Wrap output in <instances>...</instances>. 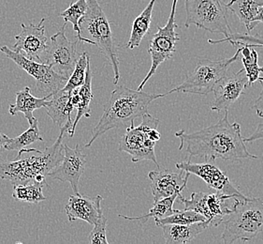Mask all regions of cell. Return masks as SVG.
<instances>
[{
    "instance_id": "obj_1",
    "label": "cell",
    "mask_w": 263,
    "mask_h": 244,
    "mask_svg": "<svg viewBox=\"0 0 263 244\" xmlns=\"http://www.w3.org/2000/svg\"><path fill=\"white\" fill-rule=\"evenodd\" d=\"M219 121L199 131L186 133L184 130L175 133L179 138V150H184L190 157H200L206 161L216 159L235 162L239 160H257L250 153L241 133V125L229 120V111Z\"/></svg>"
},
{
    "instance_id": "obj_2",
    "label": "cell",
    "mask_w": 263,
    "mask_h": 244,
    "mask_svg": "<svg viewBox=\"0 0 263 244\" xmlns=\"http://www.w3.org/2000/svg\"><path fill=\"white\" fill-rule=\"evenodd\" d=\"M167 95L168 93L152 94L130 90L124 85L117 86L103 106V114L84 147L90 148L98 138L111 129L128 127L135 119L148 113V107L152 101Z\"/></svg>"
},
{
    "instance_id": "obj_3",
    "label": "cell",
    "mask_w": 263,
    "mask_h": 244,
    "mask_svg": "<svg viewBox=\"0 0 263 244\" xmlns=\"http://www.w3.org/2000/svg\"><path fill=\"white\" fill-rule=\"evenodd\" d=\"M72 124H67L60 129L57 141L50 148L37 152L36 156L14 162L0 163V179L10 181L13 184H27L37 182L47 185L48 173L61 163L64 157V133H68Z\"/></svg>"
},
{
    "instance_id": "obj_4",
    "label": "cell",
    "mask_w": 263,
    "mask_h": 244,
    "mask_svg": "<svg viewBox=\"0 0 263 244\" xmlns=\"http://www.w3.org/2000/svg\"><path fill=\"white\" fill-rule=\"evenodd\" d=\"M81 37L96 45L110 62L114 72V84L120 79V61L110 23L98 0H87V10L79 22Z\"/></svg>"
},
{
    "instance_id": "obj_5",
    "label": "cell",
    "mask_w": 263,
    "mask_h": 244,
    "mask_svg": "<svg viewBox=\"0 0 263 244\" xmlns=\"http://www.w3.org/2000/svg\"><path fill=\"white\" fill-rule=\"evenodd\" d=\"M225 229L222 242L230 244L241 240L247 242L263 231V200L246 197L237 204L234 212L223 222Z\"/></svg>"
},
{
    "instance_id": "obj_6",
    "label": "cell",
    "mask_w": 263,
    "mask_h": 244,
    "mask_svg": "<svg viewBox=\"0 0 263 244\" xmlns=\"http://www.w3.org/2000/svg\"><path fill=\"white\" fill-rule=\"evenodd\" d=\"M158 118L148 113L144 114L142 123L138 127L134 126V123L126 127V133L119 141V151L129 154L133 163L148 160L159 168L155 153L156 144L161 138L158 131Z\"/></svg>"
},
{
    "instance_id": "obj_7",
    "label": "cell",
    "mask_w": 263,
    "mask_h": 244,
    "mask_svg": "<svg viewBox=\"0 0 263 244\" xmlns=\"http://www.w3.org/2000/svg\"><path fill=\"white\" fill-rule=\"evenodd\" d=\"M239 56L240 47L237 48L236 53L230 59H199L195 69L186 75L184 82L174 90L168 91V95L174 92L208 95L213 91L216 83L227 75L229 68L240 59Z\"/></svg>"
},
{
    "instance_id": "obj_8",
    "label": "cell",
    "mask_w": 263,
    "mask_h": 244,
    "mask_svg": "<svg viewBox=\"0 0 263 244\" xmlns=\"http://www.w3.org/2000/svg\"><path fill=\"white\" fill-rule=\"evenodd\" d=\"M186 19L184 27L195 25L212 33H221L228 37L232 33L227 18L226 7L220 0H184Z\"/></svg>"
},
{
    "instance_id": "obj_9",
    "label": "cell",
    "mask_w": 263,
    "mask_h": 244,
    "mask_svg": "<svg viewBox=\"0 0 263 244\" xmlns=\"http://www.w3.org/2000/svg\"><path fill=\"white\" fill-rule=\"evenodd\" d=\"M246 197L230 196L219 191L215 194L195 191L191 194L190 199L184 197H180V199L184 205V210L200 213L207 219L210 225L219 226L234 212L239 201Z\"/></svg>"
},
{
    "instance_id": "obj_10",
    "label": "cell",
    "mask_w": 263,
    "mask_h": 244,
    "mask_svg": "<svg viewBox=\"0 0 263 244\" xmlns=\"http://www.w3.org/2000/svg\"><path fill=\"white\" fill-rule=\"evenodd\" d=\"M177 3H178V0L173 1L168 21L164 27H160L159 25L157 26L158 32L154 34L149 43L147 51L151 57L152 64L147 75L139 85L138 91H142L149 79L156 74L158 67L166 60L173 58L174 54L175 53L176 43L179 42L180 40L178 33L175 31L177 27V25L175 23V13H176Z\"/></svg>"
},
{
    "instance_id": "obj_11",
    "label": "cell",
    "mask_w": 263,
    "mask_h": 244,
    "mask_svg": "<svg viewBox=\"0 0 263 244\" xmlns=\"http://www.w3.org/2000/svg\"><path fill=\"white\" fill-rule=\"evenodd\" d=\"M0 51L6 58L11 59L21 69L26 71L36 80V86L40 93L51 96L55 91L63 89L68 79L58 74L48 64L41 63L35 60L27 59L23 54L15 52L8 46H1Z\"/></svg>"
},
{
    "instance_id": "obj_12",
    "label": "cell",
    "mask_w": 263,
    "mask_h": 244,
    "mask_svg": "<svg viewBox=\"0 0 263 244\" xmlns=\"http://www.w3.org/2000/svg\"><path fill=\"white\" fill-rule=\"evenodd\" d=\"M66 25L64 24L48 42L43 63L50 65L58 74L69 79L79 59L77 45L80 41H69L66 36Z\"/></svg>"
},
{
    "instance_id": "obj_13",
    "label": "cell",
    "mask_w": 263,
    "mask_h": 244,
    "mask_svg": "<svg viewBox=\"0 0 263 244\" xmlns=\"http://www.w3.org/2000/svg\"><path fill=\"white\" fill-rule=\"evenodd\" d=\"M45 18L37 25L21 24L20 34L16 35L12 50L23 54L27 59L43 63L47 49L48 39L45 35Z\"/></svg>"
},
{
    "instance_id": "obj_14",
    "label": "cell",
    "mask_w": 263,
    "mask_h": 244,
    "mask_svg": "<svg viewBox=\"0 0 263 244\" xmlns=\"http://www.w3.org/2000/svg\"><path fill=\"white\" fill-rule=\"evenodd\" d=\"M177 169L184 170V172H189L190 175L199 177L205 184L215 191L223 193L225 195L236 196V197H245L241 191L233 185L230 181L226 173L219 169L217 166L209 163L196 164L191 163L190 160L184 162H178L175 164Z\"/></svg>"
},
{
    "instance_id": "obj_15",
    "label": "cell",
    "mask_w": 263,
    "mask_h": 244,
    "mask_svg": "<svg viewBox=\"0 0 263 244\" xmlns=\"http://www.w3.org/2000/svg\"><path fill=\"white\" fill-rule=\"evenodd\" d=\"M248 86V79L243 68L235 74L225 75L213 89L214 100L211 102V111H229Z\"/></svg>"
},
{
    "instance_id": "obj_16",
    "label": "cell",
    "mask_w": 263,
    "mask_h": 244,
    "mask_svg": "<svg viewBox=\"0 0 263 244\" xmlns=\"http://www.w3.org/2000/svg\"><path fill=\"white\" fill-rule=\"evenodd\" d=\"M86 165V156L80 149L79 144L74 149L64 145V157L61 163L48 173L53 180L69 182L75 195H79V182Z\"/></svg>"
},
{
    "instance_id": "obj_17",
    "label": "cell",
    "mask_w": 263,
    "mask_h": 244,
    "mask_svg": "<svg viewBox=\"0 0 263 244\" xmlns=\"http://www.w3.org/2000/svg\"><path fill=\"white\" fill-rule=\"evenodd\" d=\"M184 173V170H180L178 173L170 169L150 171L148 179L151 182L154 202L184 191L190 176L189 172L185 175Z\"/></svg>"
},
{
    "instance_id": "obj_18",
    "label": "cell",
    "mask_w": 263,
    "mask_h": 244,
    "mask_svg": "<svg viewBox=\"0 0 263 244\" xmlns=\"http://www.w3.org/2000/svg\"><path fill=\"white\" fill-rule=\"evenodd\" d=\"M102 200L103 197L101 196L89 197L82 196L81 194L70 196L68 204L65 206V212L69 222L72 223L76 220H83L94 225L103 215L101 207Z\"/></svg>"
},
{
    "instance_id": "obj_19",
    "label": "cell",
    "mask_w": 263,
    "mask_h": 244,
    "mask_svg": "<svg viewBox=\"0 0 263 244\" xmlns=\"http://www.w3.org/2000/svg\"><path fill=\"white\" fill-rule=\"evenodd\" d=\"M69 92L64 91L62 89L55 91L51 96H48L47 103L45 109L53 124L58 127L63 128L67 124H72L71 113L74 108L69 101Z\"/></svg>"
},
{
    "instance_id": "obj_20",
    "label": "cell",
    "mask_w": 263,
    "mask_h": 244,
    "mask_svg": "<svg viewBox=\"0 0 263 244\" xmlns=\"http://www.w3.org/2000/svg\"><path fill=\"white\" fill-rule=\"evenodd\" d=\"M209 226L210 223L204 221L190 224H165L161 228L166 243L186 244L192 242Z\"/></svg>"
},
{
    "instance_id": "obj_21",
    "label": "cell",
    "mask_w": 263,
    "mask_h": 244,
    "mask_svg": "<svg viewBox=\"0 0 263 244\" xmlns=\"http://www.w3.org/2000/svg\"><path fill=\"white\" fill-rule=\"evenodd\" d=\"M48 96L43 98H36L32 95L30 88L26 86L23 91L16 92V100L14 104H10L9 112L11 116H15L18 113H23L27 118L29 125H31L36 119L33 116V112L42 107H46Z\"/></svg>"
},
{
    "instance_id": "obj_22",
    "label": "cell",
    "mask_w": 263,
    "mask_h": 244,
    "mask_svg": "<svg viewBox=\"0 0 263 244\" xmlns=\"http://www.w3.org/2000/svg\"><path fill=\"white\" fill-rule=\"evenodd\" d=\"M92 78H93V73L91 71L89 62L87 64L84 83L83 85H81L77 89V94H78V103L76 107L77 115L72 123V127L68 132L70 137H73L75 130H76V127L81 120V118L83 117H87V118L91 117L90 104L94 98L93 92H92Z\"/></svg>"
},
{
    "instance_id": "obj_23",
    "label": "cell",
    "mask_w": 263,
    "mask_h": 244,
    "mask_svg": "<svg viewBox=\"0 0 263 244\" xmlns=\"http://www.w3.org/2000/svg\"><path fill=\"white\" fill-rule=\"evenodd\" d=\"M30 127L26 132L20 134L19 136L14 138H9L7 143L4 146V149L7 150H17L18 155L16 160L20 159L23 153H30V152H39L40 150L36 149H28L31 144L43 141V138L41 135V132L37 125V119L36 118Z\"/></svg>"
},
{
    "instance_id": "obj_24",
    "label": "cell",
    "mask_w": 263,
    "mask_h": 244,
    "mask_svg": "<svg viewBox=\"0 0 263 244\" xmlns=\"http://www.w3.org/2000/svg\"><path fill=\"white\" fill-rule=\"evenodd\" d=\"M263 5V0H231L226 5L229 11L234 13L247 28L253 30V20L258 13V8Z\"/></svg>"
},
{
    "instance_id": "obj_25",
    "label": "cell",
    "mask_w": 263,
    "mask_h": 244,
    "mask_svg": "<svg viewBox=\"0 0 263 244\" xmlns=\"http://www.w3.org/2000/svg\"><path fill=\"white\" fill-rule=\"evenodd\" d=\"M156 1L157 0H150V2L145 7V9L142 11V13L136 17L135 20L133 21L130 38L128 40V43L126 44V47L128 49L132 50L134 48L140 46L142 39L149 31L151 22H152L154 6L156 4Z\"/></svg>"
},
{
    "instance_id": "obj_26",
    "label": "cell",
    "mask_w": 263,
    "mask_h": 244,
    "mask_svg": "<svg viewBox=\"0 0 263 244\" xmlns=\"http://www.w3.org/2000/svg\"><path fill=\"white\" fill-rule=\"evenodd\" d=\"M182 197L181 194H175L171 197H166L163 199H160L157 202H154V205L151 207V210L148 212L147 213L141 215L139 217H129V216H125L119 214L118 216L120 218H124L128 221H137L138 223L140 224H143V223L148 222V220L150 218H154V219H161V218H165L172 215L173 213H175L176 210H174V204L175 200L178 197Z\"/></svg>"
},
{
    "instance_id": "obj_27",
    "label": "cell",
    "mask_w": 263,
    "mask_h": 244,
    "mask_svg": "<svg viewBox=\"0 0 263 244\" xmlns=\"http://www.w3.org/2000/svg\"><path fill=\"white\" fill-rule=\"evenodd\" d=\"M237 47H240V54L242 55V63L246 75L248 79V86L257 82L263 73V66L258 65V56L255 47L249 44H240Z\"/></svg>"
},
{
    "instance_id": "obj_28",
    "label": "cell",
    "mask_w": 263,
    "mask_h": 244,
    "mask_svg": "<svg viewBox=\"0 0 263 244\" xmlns=\"http://www.w3.org/2000/svg\"><path fill=\"white\" fill-rule=\"evenodd\" d=\"M87 10V0H77L69 5L67 10L62 11L59 15L64 18V24L70 23L73 27L74 31L76 32V36L80 42L82 43H89L91 42L85 38L81 37L80 31L79 22L82 17L85 14Z\"/></svg>"
},
{
    "instance_id": "obj_29",
    "label": "cell",
    "mask_w": 263,
    "mask_h": 244,
    "mask_svg": "<svg viewBox=\"0 0 263 244\" xmlns=\"http://www.w3.org/2000/svg\"><path fill=\"white\" fill-rule=\"evenodd\" d=\"M42 184L31 182L27 184H13L12 197L16 201L28 202L37 204L45 201L46 197L42 193Z\"/></svg>"
},
{
    "instance_id": "obj_30",
    "label": "cell",
    "mask_w": 263,
    "mask_h": 244,
    "mask_svg": "<svg viewBox=\"0 0 263 244\" xmlns=\"http://www.w3.org/2000/svg\"><path fill=\"white\" fill-rule=\"evenodd\" d=\"M204 221H207V219L203 215L190 210H176L175 213L167 217L155 219L156 225L160 228L165 224H190Z\"/></svg>"
},
{
    "instance_id": "obj_31",
    "label": "cell",
    "mask_w": 263,
    "mask_h": 244,
    "mask_svg": "<svg viewBox=\"0 0 263 244\" xmlns=\"http://www.w3.org/2000/svg\"><path fill=\"white\" fill-rule=\"evenodd\" d=\"M89 62V55L86 52H84L80 56L72 74L70 75L66 85H64V88L62 89L64 91H67L70 93L75 89L83 85L84 80H85V75H86L87 64Z\"/></svg>"
},
{
    "instance_id": "obj_32",
    "label": "cell",
    "mask_w": 263,
    "mask_h": 244,
    "mask_svg": "<svg viewBox=\"0 0 263 244\" xmlns=\"http://www.w3.org/2000/svg\"><path fill=\"white\" fill-rule=\"evenodd\" d=\"M208 43L211 44H217L221 43H232L233 46L237 47L240 44H249L253 47H263V36L259 33L255 35L250 34V32L246 33H232L228 37H225L221 40H212L209 39Z\"/></svg>"
},
{
    "instance_id": "obj_33",
    "label": "cell",
    "mask_w": 263,
    "mask_h": 244,
    "mask_svg": "<svg viewBox=\"0 0 263 244\" xmlns=\"http://www.w3.org/2000/svg\"><path fill=\"white\" fill-rule=\"evenodd\" d=\"M106 225H107V218L104 214L94 224V229H92L88 238V242L91 244H108L106 236Z\"/></svg>"
},
{
    "instance_id": "obj_34",
    "label": "cell",
    "mask_w": 263,
    "mask_h": 244,
    "mask_svg": "<svg viewBox=\"0 0 263 244\" xmlns=\"http://www.w3.org/2000/svg\"><path fill=\"white\" fill-rule=\"evenodd\" d=\"M258 82L261 85V91H260L259 96L257 98V100L255 101L252 109L256 111V114L258 115V117L263 118V77H259Z\"/></svg>"
},
{
    "instance_id": "obj_35",
    "label": "cell",
    "mask_w": 263,
    "mask_h": 244,
    "mask_svg": "<svg viewBox=\"0 0 263 244\" xmlns=\"http://www.w3.org/2000/svg\"><path fill=\"white\" fill-rule=\"evenodd\" d=\"M243 139H245L246 143H252V142H255V141L259 140V139H263V123H260L258 125L257 129L255 130V132L250 136L243 137Z\"/></svg>"
},
{
    "instance_id": "obj_36",
    "label": "cell",
    "mask_w": 263,
    "mask_h": 244,
    "mask_svg": "<svg viewBox=\"0 0 263 244\" xmlns=\"http://www.w3.org/2000/svg\"><path fill=\"white\" fill-rule=\"evenodd\" d=\"M260 23H263V5L258 8V13H257V15L255 16V18L253 20V29Z\"/></svg>"
},
{
    "instance_id": "obj_37",
    "label": "cell",
    "mask_w": 263,
    "mask_h": 244,
    "mask_svg": "<svg viewBox=\"0 0 263 244\" xmlns=\"http://www.w3.org/2000/svg\"><path fill=\"white\" fill-rule=\"evenodd\" d=\"M8 140H9V137L6 134L0 133V151H1V149H4V146Z\"/></svg>"
}]
</instances>
